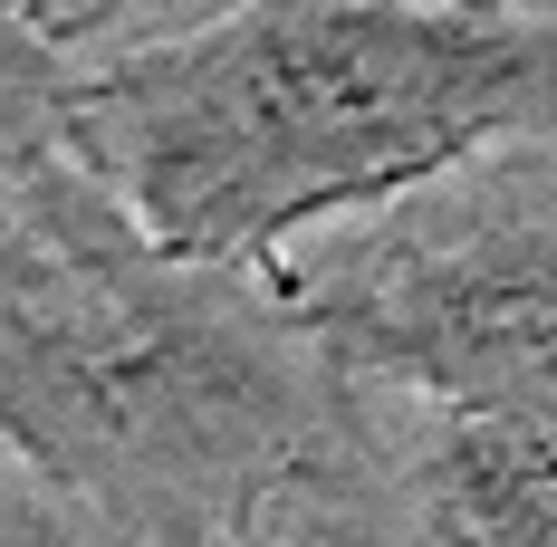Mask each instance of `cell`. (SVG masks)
<instances>
[{
	"label": "cell",
	"mask_w": 557,
	"mask_h": 547,
	"mask_svg": "<svg viewBox=\"0 0 557 547\" xmlns=\"http://www.w3.org/2000/svg\"><path fill=\"white\" fill-rule=\"evenodd\" d=\"M0 547H97V538H87L67 509H49V499L0 461Z\"/></svg>",
	"instance_id": "obj_7"
},
{
	"label": "cell",
	"mask_w": 557,
	"mask_h": 547,
	"mask_svg": "<svg viewBox=\"0 0 557 547\" xmlns=\"http://www.w3.org/2000/svg\"><path fill=\"white\" fill-rule=\"evenodd\" d=\"M125 10H135V0H0V20H10V29H29V39L58 49V58L87 49V39H107Z\"/></svg>",
	"instance_id": "obj_6"
},
{
	"label": "cell",
	"mask_w": 557,
	"mask_h": 547,
	"mask_svg": "<svg viewBox=\"0 0 557 547\" xmlns=\"http://www.w3.org/2000/svg\"><path fill=\"white\" fill-rule=\"evenodd\" d=\"M557 135V10L222 0L67 67V154L164 250L270 270Z\"/></svg>",
	"instance_id": "obj_2"
},
{
	"label": "cell",
	"mask_w": 557,
	"mask_h": 547,
	"mask_svg": "<svg viewBox=\"0 0 557 547\" xmlns=\"http://www.w3.org/2000/svg\"><path fill=\"white\" fill-rule=\"evenodd\" d=\"M308 547H557V413L356 384Z\"/></svg>",
	"instance_id": "obj_4"
},
{
	"label": "cell",
	"mask_w": 557,
	"mask_h": 547,
	"mask_svg": "<svg viewBox=\"0 0 557 547\" xmlns=\"http://www.w3.org/2000/svg\"><path fill=\"white\" fill-rule=\"evenodd\" d=\"M288 298L375 394L557 413V135L327 240Z\"/></svg>",
	"instance_id": "obj_3"
},
{
	"label": "cell",
	"mask_w": 557,
	"mask_h": 547,
	"mask_svg": "<svg viewBox=\"0 0 557 547\" xmlns=\"http://www.w3.org/2000/svg\"><path fill=\"white\" fill-rule=\"evenodd\" d=\"M250 547H308V538H250Z\"/></svg>",
	"instance_id": "obj_8"
},
{
	"label": "cell",
	"mask_w": 557,
	"mask_h": 547,
	"mask_svg": "<svg viewBox=\"0 0 557 547\" xmlns=\"http://www.w3.org/2000/svg\"><path fill=\"white\" fill-rule=\"evenodd\" d=\"M356 375L288 278L164 250L58 145L0 202V461L97 547L298 538Z\"/></svg>",
	"instance_id": "obj_1"
},
{
	"label": "cell",
	"mask_w": 557,
	"mask_h": 547,
	"mask_svg": "<svg viewBox=\"0 0 557 547\" xmlns=\"http://www.w3.org/2000/svg\"><path fill=\"white\" fill-rule=\"evenodd\" d=\"M67 145V58L0 20V202L20 173H39Z\"/></svg>",
	"instance_id": "obj_5"
}]
</instances>
